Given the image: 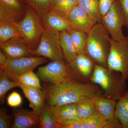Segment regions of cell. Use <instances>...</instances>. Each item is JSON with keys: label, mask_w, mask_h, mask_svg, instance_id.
Returning <instances> with one entry per match:
<instances>
[{"label": "cell", "mask_w": 128, "mask_h": 128, "mask_svg": "<svg viewBox=\"0 0 128 128\" xmlns=\"http://www.w3.org/2000/svg\"><path fill=\"white\" fill-rule=\"evenodd\" d=\"M42 90L49 106L76 104L84 98L102 96L103 93L100 88L91 82L78 80L58 84L45 82Z\"/></svg>", "instance_id": "6da1fadb"}, {"label": "cell", "mask_w": 128, "mask_h": 128, "mask_svg": "<svg viewBox=\"0 0 128 128\" xmlns=\"http://www.w3.org/2000/svg\"><path fill=\"white\" fill-rule=\"evenodd\" d=\"M116 73L96 64L90 81L102 89L103 92L102 96L118 101L126 91V83L121 74Z\"/></svg>", "instance_id": "7a4b0ae2"}, {"label": "cell", "mask_w": 128, "mask_h": 128, "mask_svg": "<svg viewBox=\"0 0 128 128\" xmlns=\"http://www.w3.org/2000/svg\"><path fill=\"white\" fill-rule=\"evenodd\" d=\"M86 54L96 64L107 68L110 52V34L101 22H98L87 34Z\"/></svg>", "instance_id": "3957f363"}, {"label": "cell", "mask_w": 128, "mask_h": 128, "mask_svg": "<svg viewBox=\"0 0 128 128\" xmlns=\"http://www.w3.org/2000/svg\"><path fill=\"white\" fill-rule=\"evenodd\" d=\"M28 5L26 12L24 18L16 25L22 37L30 51L38 46L44 27L41 18Z\"/></svg>", "instance_id": "277c9868"}, {"label": "cell", "mask_w": 128, "mask_h": 128, "mask_svg": "<svg viewBox=\"0 0 128 128\" xmlns=\"http://www.w3.org/2000/svg\"><path fill=\"white\" fill-rule=\"evenodd\" d=\"M36 74L41 81L50 84H58L70 80L82 81L64 60L52 61L38 67Z\"/></svg>", "instance_id": "5b68a950"}, {"label": "cell", "mask_w": 128, "mask_h": 128, "mask_svg": "<svg viewBox=\"0 0 128 128\" xmlns=\"http://www.w3.org/2000/svg\"><path fill=\"white\" fill-rule=\"evenodd\" d=\"M107 67L110 71L120 73L124 80H128V36L119 41L111 38Z\"/></svg>", "instance_id": "8992f818"}, {"label": "cell", "mask_w": 128, "mask_h": 128, "mask_svg": "<svg viewBox=\"0 0 128 128\" xmlns=\"http://www.w3.org/2000/svg\"><path fill=\"white\" fill-rule=\"evenodd\" d=\"M60 34L44 28L38 46L30 51L32 56L46 57L52 61L64 60L60 44Z\"/></svg>", "instance_id": "52a82bcc"}, {"label": "cell", "mask_w": 128, "mask_h": 128, "mask_svg": "<svg viewBox=\"0 0 128 128\" xmlns=\"http://www.w3.org/2000/svg\"><path fill=\"white\" fill-rule=\"evenodd\" d=\"M48 61V59L46 57L32 56L8 58L6 64L2 70H4L10 79L18 82V77L21 75L28 72L33 70L37 66Z\"/></svg>", "instance_id": "ba28073f"}, {"label": "cell", "mask_w": 128, "mask_h": 128, "mask_svg": "<svg viewBox=\"0 0 128 128\" xmlns=\"http://www.w3.org/2000/svg\"><path fill=\"white\" fill-rule=\"evenodd\" d=\"M101 23L114 41H119L125 38L122 28L125 26V20L122 9L117 0L107 13L102 17Z\"/></svg>", "instance_id": "9c48e42d"}, {"label": "cell", "mask_w": 128, "mask_h": 128, "mask_svg": "<svg viewBox=\"0 0 128 128\" xmlns=\"http://www.w3.org/2000/svg\"><path fill=\"white\" fill-rule=\"evenodd\" d=\"M24 0H0V18L19 22L25 16L28 5Z\"/></svg>", "instance_id": "30bf717a"}, {"label": "cell", "mask_w": 128, "mask_h": 128, "mask_svg": "<svg viewBox=\"0 0 128 128\" xmlns=\"http://www.w3.org/2000/svg\"><path fill=\"white\" fill-rule=\"evenodd\" d=\"M67 16L72 29L86 34L98 23L91 15L78 5L69 12Z\"/></svg>", "instance_id": "8fae6325"}, {"label": "cell", "mask_w": 128, "mask_h": 128, "mask_svg": "<svg viewBox=\"0 0 128 128\" xmlns=\"http://www.w3.org/2000/svg\"><path fill=\"white\" fill-rule=\"evenodd\" d=\"M96 64L86 54H78L74 59L69 63L73 73L84 82L90 81Z\"/></svg>", "instance_id": "7c38bea8"}, {"label": "cell", "mask_w": 128, "mask_h": 128, "mask_svg": "<svg viewBox=\"0 0 128 128\" xmlns=\"http://www.w3.org/2000/svg\"><path fill=\"white\" fill-rule=\"evenodd\" d=\"M92 100L97 111L108 121L112 128H122L115 116L117 101L102 96L95 97Z\"/></svg>", "instance_id": "4fadbf2b"}, {"label": "cell", "mask_w": 128, "mask_h": 128, "mask_svg": "<svg viewBox=\"0 0 128 128\" xmlns=\"http://www.w3.org/2000/svg\"><path fill=\"white\" fill-rule=\"evenodd\" d=\"M41 18L44 27L49 30L61 32L72 29L67 16L55 10L50 9Z\"/></svg>", "instance_id": "5bb4252c"}, {"label": "cell", "mask_w": 128, "mask_h": 128, "mask_svg": "<svg viewBox=\"0 0 128 128\" xmlns=\"http://www.w3.org/2000/svg\"><path fill=\"white\" fill-rule=\"evenodd\" d=\"M0 50L8 58L32 56L24 40L22 37H15L0 44Z\"/></svg>", "instance_id": "9a60e30c"}, {"label": "cell", "mask_w": 128, "mask_h": 128, "mask_svg": "<svg viewBox=\"0 0 128 128\" xmlns=\"http://www.w3.org/2000/svg\"><path fill=\"white\" fill-rule=\"evenodd\" d=\"M14 120L12 128H38L39 116L34 111L23 108L13 111Z\"/></svg>", "instance_id": "2e32d148"}, {"label": "cell", "mask_w": 128, "mask_h": 128, "mask_svg": "<svg viewBox=\"0 0 128 128\" xmlns=\"http://www.w3.org/2000/svg\"><path fill=\"white\" fill-rule=\"evenodd\" d=\"M19 83V88L22 90L28 100L30 107L39 115L46 104L42 89L26 86Z\"/></svg>", "instance_id": "e0dca14e"}, {"label": "cell", "mask_w": 128, "mask_h": 128, "mask_svg": "<svg viewBox=\"0 0 128 128\" xmlns=\"http://www.w3.org/2000/svg\"><path fill=\"white\" fill-rule=\"evenodd\" d=\"M48 106L50 113L58 123L69 120L80 119L77 115L76 104Z\"/></svg>", "instance_id": "ac0fdd59"}, {"label": "cell", "mask_w": 128, "mask_h": 128, "mask_svg": "<svg viewBox=\"0 0 128 128\" xmlns=\"http://www.w3.org/2000/svg\"><path fill=\"white\" fill-rule=\"evenodd\" d=\"M60 41L64 59L69 64L78 55L69 32L66 31L60 32Z\"/></svg>", "instance_id": "d6986e66"}, {"label": "cell", "mask_w": 128, "mask_h": 128, "mask_svg": "<svg viewBox=\"0 0 128 128\" xmlns=\"http://www.w3.org/2000/svg\"><path fill=\"white\" fill-rule=\"evenodd\" d=\"M22 37L16 22L0 18V44L12 38Z\"/></svg>", "instance_id": "ffe728a7"}, {"label": "cell", "mask_w": 128, "mask_h": 128, "mask_svg": "<svg viewBox=\"0 0 128 128\" xmlns=\"http://www.w3.org/2000/svg\"><path fill=\"white\" fill-rule=\"evenodd\" d=\"M115 116L122 128H128V89L122 96L117 101Z\"/></svg>", "instance_id": "44dd1931"}, {"label": "cell", "mask_w": 128, "mask_h": 128, "mask_svg": "<svg viewBox=\"0 0 128 128\" xmlns=\"http://www.w3.org/2000/svg\"><path fill=\"white\" fill-rule=\"evenodd\" d=\"M76 106L77 115L79 118L82 120L98 113L92 98H88L80 100L76 103Z\"/></svg>", "instance_id": "7402d4cb"}, {"label": "cell", "mask_w": 128, "mask_h": 128, "mask_svg": "<svg viewBox=\"0 0 128 128\" xmlns=\"http://www.w3.org/2000/svg\"><path fill=\"white\" fill-rule=\"evenodd\" d=\"M68 32L73 41L77 54H86L87 40V34L73 29Z\"/></svg>", "instance_id": "603a6c76"}, {"label": "cell", "mask_w": 128, "mask_h": 128, "mask_svg": "<svg viewBox=\"0 0 128 128\" xmlns=\"http://www.w3.org/2000/svg\"><path fill=\"white\" fill-rule=\"evenodd\" d=\"M19 82L10 79L3 70H0V103L4 102L6 95L9 90L19 87Z\"/></svg>", "instance_id": "cb8c5ba5"}, {"label": "cell", "mask_w": 128, "mask_h": 128, "mask_svg": "<svg viewBox=\"0 0 128 128\" xmlns=\"http://www.w3.org/2000/svg\"><path fill=\"white\" fill-rule=\"evenodd\" d=\"M99 0H78V6L89 13L97 22H101L102 16L98 11Z\"/></svg>", "instance_id": "d4e9b609"}, {"label": "cell", "mask_w": 128, "mask_h": 128, "mask_svg": "<svg viewBox=\"0 0 128 128\" xmlns=\"http://www.w3.org/2000/svg\"><path fill=\"white\" fill-rule=\"evenodd\" d=\"M82 121L84 128H112L108 121L98 112Z\"/></svg>", "instance_id": "484cf974"}, {"label": "cell", "mask_w": 128, "mask_h": 128, "mask_svg": "<svg viewBox=\"0 0 128 128\" xmlns=\"http://www.w3.org/2000/svg\"><path fill=\"white\" fill-rule=\"evenodd\" d=\"M78 0H51L50 9L67 16L69 12L78 5Z\"/></svg>", "instance_id": "4316f807"}, {"label": "cell", "mask_w": 128, "mask_h": 128, "mask_svg": "<svg viewBox=\"0 0 128 128\" xmlns=\"http://www.w3.org/2000/svg\"><path fill=\"white\" fill-rule=\"evenodd\" d=\"M39 128H59L58 123L50 113L48 106L46 104L39 115Z\"/></svg>", "instance_id": "83f0119b"}, {"label": "cell", "mask_w": 128, "mask_h": 128, "mask_svg": "<svg viewBox=\"0 0 128 128\" xmlns=\"http://www.w3.org/2000/svg\"><path fill=\"white\" fill-rule=\"evenodd\" d=\"M26 3L41 18L50 9L51 0H25Z\"/></svg>", "instance_id": "f1b7e54d"}, {"label": "cell", "mask_w": 128, "mask_h": 128, "mask_svg": "<svg viewBox=\"0 0 128 128\" xmlns=\"http://www.w3.org/2000/svg\"><path fill=\"white\" fill-rule=\"evenodd\" d=\"M40 80L33 70L28 72L18 77V82L22 84L30 87L37 88L42 89Z\"/></svg>", "instance_id": "f546056e"}, {"label": "cell", "mask_w": 128, "mask_h": 128, "mask_svg": "<svg viewBox=\"0 0 128 128\" xmlns=\"http://www.w3.org/2000/svg\"><path fill=\"white\" fill-rule=\"evenodd\" d=\"M8 105L12 108L18 107L22 103V96L17 92H12L8 96L7 100Z\"/></svg>", "instance_id": "4dcf8cb0"}, {"label": "cell", "mask_w": 128, "mask_h": 128, "mask_svg": "<svg viewBox=\"0 0 128 128\" xmlns=\"http://www.w3.org/2000/svg\"><path fill=\"white\" fill-rule=\"evenodd\" d=\"M58 124L59 128H84L82 120L80 119L69 120Z\"/></svg>", "instance_id": "1f68e13d"}, {"label": "cell", "mask_w": 128, "mask_h": 128, "mask_svg": "<svg viewBox=\"0 0 128 128\" xmlns=\"http://www.w3.org/2000/svg\"><path fill=\"white\" fill-rule=\"evenodd\" d=\"M116 0H99L98 11L102 17L107 13Z\"/></svg>", "instance_id": "d6a6232c"}, {"label": "cell", "mask_w": 128, "mask_h": 128, "mask_svg": "<svg viewBox=\"0 0 128 128\" xmlns=\"http://www.w3.org/2000/svg\"><path fill=\"white\" fill-rule=\"evenodd\" d=\"M13 122L10 115L4 110L0 111V128H12Z\"/></svg>", "instance_id": "836d02e7"}, {"label": "cell", "mask_w": 128, "mask_h": 128, "mask_svg": "<svg viewBox=\"0 0 128 128\" xmlns=\"http://www.w3.org/2000/svg\"><path fill=\"white\" fill-rule=\"evenodd\" d=\"M123 13L125 20V26L128 28V0H117Z\"/></svg>", "instance_id": "e575fe53"}, {"label": "cell", "mask_w": 128, "mask_h": 128, "mask_svg": "<svg viewBox=\"0 0 128 128\" xmlns=\"http://www.w3.org/2000/svg\"><path fill=\"white\" fill-rule=\"evenodd\" d=\"M8 58L5 55L4 53L0 50V70H2L4 68L6 64Z\"/></svg>", "instance_id": "d590c367"}, {"label": "cell", "mask_w": 128, "mask_h": 128, "mask_svg": "<svg viewBox=\"0 0 128 128\" xmlns=\"http://www.w3.org/2000/svg\"></svg>", "instance_id": "8d00e7d4"}, {"label": "cell", "mask_w": 128, "mask_h": 128, "mask_svg": "<svg viewBox=\"0 0 128 128\" xmlns=\"http://www.w3.org/2000/svg\"></svg>", "instance_id": "74e56055"}]
</instances>
